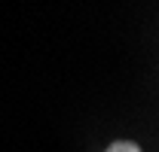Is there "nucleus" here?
Here are the masks:
<instances>
[{"label":"nucleus","mask_w":159,"mask_h":152,"mask_svg":"<svg viewBox=\"0 0 159 152\" xmlns=\"http://www.w3.org/2000/svg\"><path fill=\"white\" fill-rule=\"evenodd\" d=\"M104 152H141L138 143H132V140H116L113 146H107Z\"/></svg>","instance_id":"f257e3e1"}]
</instances>
